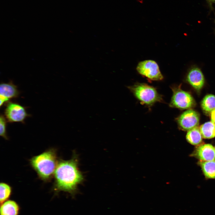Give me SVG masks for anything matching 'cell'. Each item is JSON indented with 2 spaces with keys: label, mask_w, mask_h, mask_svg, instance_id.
Masks as SVG:
<instances>
[{
  "label": "cell",
  "mask_w": 215,
  "mask_h": 215,
  "mask_svg": "<svg viewBox=\"0 0 215 215\" xmlns=\"http://www.w3.org/2000/svg\"><path fill=\"white\" fill-rule=\"evenodd\" d=\"M129 89L140 102L151 107L157 102L163 101L162 96L153 87L145 83H138L129 86Z\"/></svg>",
  "instance_id": "3"
},
{
  "label": "cell",
  "mask_w": 215,
  "mask_h": 215,
  "mask_svg": "<svg viewBox=\"0 0 215 215\" xmlns=\"http://www.w3.org/2000/svg\"><path fill=\"white\" fill-rule=\"evenodd\" d=\"M211 10H213V4L215 3V0H206Z\"/></svg>",
  "instance_id": "18"
},
{
  "label": "cell",
  "mask_w": 215,
  "mask_h": 215,
  "mask_svg": "<svg viewBox=\"0 0 215 215\" xmlns=\"http://www.w3.org/2000/svg\"><path fill=\"white\" fill-rule=\"evenodd\" d=\"M199 129L203 138L210 139L215 137V125L211 121L202 125Z\"/></svg>",
  "instance_id": "13"
},
{
  "label": "cell",
  "mask_w": 215,
  "mask_h": 215,
  "mask_svg": "<svg viewBox=\"0 0 215 215\" xmlns=\"http://www.w3.org/2000/svg\"></svg>",
  "instance_id": "20"
},
{
  "label": "cell",
  "mask_w": 215,
  "mask_h": 215,
  "mask_svg": "<svg viewBox=\"0 0 215 215\" xmlns=\"http://www.w3.org/2000/svg\"><path fill=\"white\" fill-rule=\"evenodd\" d=\"M186 80L197 91H200L205 83V78L200 69L196 66H193L189 70Z\"/></svg>",
  "instance_id": "9"
},
{
  "label": "cell",
  "mask_w": 215,
  "mask_h": 215,
  "mask_svg": "<svg viewBox=\"0 0 215 215\" xmlns=\"http://www.w3.org/2000/svg\"><path fill=\"white\" fill-rule=\"evenodd\" d=\"M200 165L205 176L208 178H215V160L201 161Z\"/></svg>",
  "instance_id": "14"
},
{
  "label": "cell",
  "mask_w": 215,
  "mask_h": 215,
  "mask_svg": "<svg viewBox=\"0 0 215 215\" xmlns=\"http://www.w3.org/2000/svg\"><path fill=\"white\" fill-rule=\"evenodd\" d=\"M199 117L197 112L190 109L182 113L177 118V122L180 128L184 130H189L198 126Z\"/></svg>",
  "instance_id": "7"
},
{
  "label": "cell",
  "mask_w": 215,
  "mask_h": 215,
  "mask_svg": "<svg viewBox=\"0 0 215 215\" xmlns=\"http://www.w3.org/2000/svg\"><path fill=\"white\" fill-rule=\"evenodd\" d=\"M19 91L17 87L11 80L7 83L2 82L0 85V106L1 107L10 99L17 97Z\"/></svg>",
  "instance_id": "8"
},
{
  "label": "cell",
  "mask_w": 215,
  "mask_h": 215,
  "mask_svg": "<svg viewBox=\"0 0 215 215\" xmlns=\"http://www.w3.org/2000/svg\"><path fill=\"white\" fill-rule=\"evenodd\" d=\"M0 202L1 204L10 197L12 193V188L7 184L2 182L0 184Z\"/></svg>",
  "instance_id": "16"
},
{
  "label": "cell",
  "mask_w": 215,
  "mask_h": 215,
  "mask_svg": "<svg viewBox=\"0 0 215 215\" xmlns=\"http://www.w3.org/2000/svg\"><path fill=\"white\" fill-rule=\"evenodd\" d=\"M201 106L205 112L211 113L215 109V96L212 94L206 95L201 102Z\"/></svg>",
  "instance_id": "15"
},
{
  "label": "cell",
  "mask_w": 215,
  "mask_h": 215,
  "mask_svg": "<svg viewBox=\"0 0 215 215\" xmlns=\"http://www.w3.org/2000/svg\"><path fill=\"white\" fill-rule=\"evenodd\" d=\"M7 121L4 116L1 114L0 117V135L6 139L8 138L7 134Z\"/></svg>",
  "instance_id": "17"
},
{
  "label": "cell",
  "mask_w": 215,
  "mask_h": 215,
  "mask_svg": "<svg viewBox=\"0 0 215 215\" xmlns=\"http://www.w3.org/2000/svg\"><path fill=\"white\" fill-rule=\"evenodd\" d=\"M59 161L56 150L51 148L32 157L30 163L39 177L48 181L54 176Z\"/></svg>",
  "instance_id": "2"
},
{
  "label": "cell",
  "mask_w": 215,
  "mask_h": 215,
  "mask_svg": "<svg viewBox=\"0 0 215 215\" xmlns=\"http://www.w3.org/2000/svg\"><path fill=\"white\" fill-rule=\"evenodd\" d=\"M0 207V215H18L19 207L15 201L7 200L1 204Z\"/></svg>",
  "instance_id": "11"
},
{
  "label": "cell",
  "mask_w": 215,
  "mask_h": 215,
  "mask_svg": "<svg viewBox=\"0 0 215 215\" xmlns=\"http://www.w3.org/2000/svg\"><path fill=\"white\" fill-rule=\"evenodd\" d=\"M4 113L7 120L10 123L24 122L26 118L30 116L24 107L17 103L11 102L7 104Z\"/></svg>",
  "instance_id": "5"
},
{
  "label": "cell",
  "mask_w": 215,
  "mask_h": 215,
  "mask_svg": "<svg viewBox=\"0 0 215 215\" xmlns=\"http://www.w3.org/2000/svg\"><path fill=\"white\" fill-rule=\"evenodd\" d=\"M173 95L169 105L180 109H190L195 105V101L189 93L182 90L181 86L171 87Z\"/></svg>",
  "instance_id": "4"
},
{
  "label": "cell",
  "mask_w": 215,
  "mask_h": 215,
  "mask_svg": "<svg viewBox=\"0 0 215 215\" xmlns=\"http://www.w3.org/2000/svg\"><path fill=\"white\" fill-rule=\"evenodd\" d=\"M136 70L140 74L150 80L160 81L163 79L159 67L154 61L146 60L139 62Z\"/></svg>",
  "instance_id": "6"
},
{
  "label": "cell",
  "mask_w": 215,
  "mask_h": 215,
  "mask_svg": "<svg viewBox=\"0 0 215 215\" xmlns=\"http://www.w3.org/2000/svg\"><path fill=\"white\" fill-rule=\"evenodd\" d=\"M196 155L200 160L203 161H211L215 160V150L209 144H204L198 147Z\"/></svg>",
  "instance_id": "10"
},
{
  "label": "cell",
  "mask_w": 215,
  "mask_h": 215,
  "mask_svg": "<svg viewBox=\"0 0 215 215\" xmlns=\"http://www.w3.org/2000/svg\"><path fill=\"white\" fill-rule=\"evenodd\" d=\"M202 138L199 127L198 126L188 130L186 136L187 141L194 145L199 144L202 141Z\"/></svg>",
  "instance_id": "12"
},
{
  "label": "cell",
  "mask_w": 215,
  "mask_h": 215,
  "mask_svg": "<svg viewBox=\"0 0 215 215\" xmlns=\"http://www.w3.org/2000/svg\"><path fill=\"white\" fill-rule=\"evenodd\" d=\"M78 165L76 155L70 160L59 161L54 175V187L56 191L66 192L73 196L76 194L78 185L84 179Z\"/></svg>",
  "instance_id": "1"
},
{
  "label": "cell",
  "mask_w": 215,
  "mask_h": 215,
  "mask_svg": "<svg viewBox=\"0 0 215 215\" xmlns=\"http://www.w3.org/2000/svg\"><path fill=\"white\" fill-rule=\"evenodd\" d=\"M211 121L215 125V109L211 112Z\"/></svg>",
  "instance_id": "19"
}]
</instances>
